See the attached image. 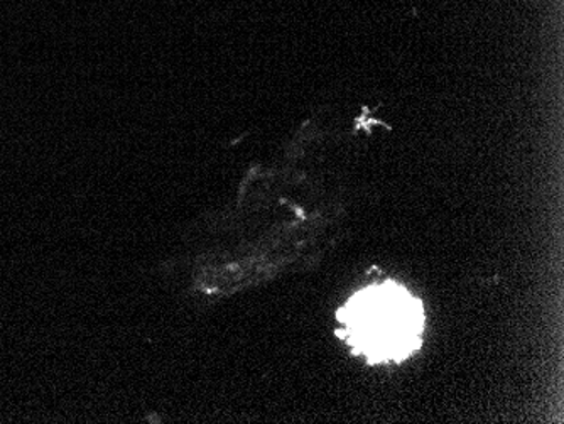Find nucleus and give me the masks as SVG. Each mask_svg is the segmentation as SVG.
Listing matches in <instances>:
<instances>
[{
    "label": "nucleus",
    "mask_w": 564,
    "mask_h": 424,
    "mask_svg": "<svg viewBox=\"0 0 564 424\" xmlns=\"http://www.w3.org/2000/svg\"><path fill=\"white\" fill-rule=\"evenodd\" d=\"M348 344L369 362H401L421 347L424 313L417 297L395 283L376 284L338 313Z\"/></svg>",
    "instance_id": "nucleus-1"
}]
</instances>
